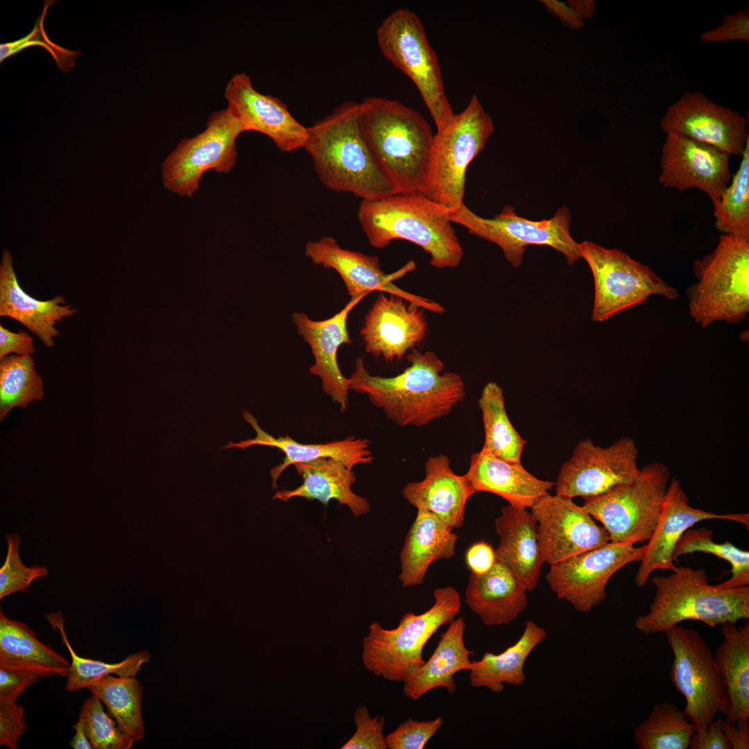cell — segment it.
<instances>
[{
	"instance_id": "obj_1",
	"label": "cell",
	"mask_w": 749,
	"mask_h": 749,
	"mask_svg": "<svg viewBox=\"0 0 749 749\" xmlns=\"http://www.w3.org/2000/svg\"><path fill=\"white\" fill-rule=\"evenodd\" d=\"M408 366L400 374L384 377L372 375L363 358L355 361L350 389L366 395L371 403L399 427H424L448 415L465 397V386L457 373L445 371L444 363L432 351L413 349L406 356Z\"/></svg>"
},
{
	"instance_id": "obj_2",
	"label": "cell",
	"mask_w": 749,
	"mask_h": 749,
	"mask_svg": "<svg viewBox=\"0 0 749 749\" xmlns=\"http://www.w3.org/2000/svg\"><path fill=\"white\" fill-rule=\"evenodd\" d=\"M304 149L329 189L362 200L397 193L370 149L360 126V103L344 102L308 127Z\"/></svg>"
},
{
	"instance_id": "obj_3",
	"label": "cell",
	"mask_w": 749,
	"mask_h": 749,
	"mask_svg": "<svg viewBox=\"0 0 749 749\" xmlns=\"http://www.w3.org/2000/svg\"><path fill=\"white\" fill-rule=\"evenodd\" d=\"M358 220L372 247L384 248L396 239L413 243L440 269L458 266L463 257L449 212L420 192L362 200Z\"/></svg>"
},
{
	"instance_id": "obj_4",
	"label": "cell",
	"mask_w": 749,
	"mask_h": 749,
	"mask_svg": "<svg viewBox=\"0 0 749 749\" xmlns=\"http://www.w3.org/2000/svg\"><path fill=\"white\" fill-rule=\"evenodd\" d=\"M360 126L397 193L421 192L435 135L424 117L397 100L368 96L360 102Z\"/></svg>"
},
{
	"instance_id": "obj_5",
	"label": "cell",
	"mask_w": 749,
	"mask_h": 749,
	"mask_svg": "<svg viewBox=\"0 0 749 749\" xmlns=\"http://www.w3.org/2000/svg\"><path fill=\"white\" fill-rule=\"evenodd\" d=\"M669 576L651 579L655 593L647 614L638 617L635 626L645 635L665 632L687 620L710 627L749 618V585L726 588L710 585L701 569L678 566Z\"/></svg>"
},
{
	"instance_id": "obj_6",
	"label": "cell",
	"mask_w": 749,
	"mask_h": 749,
	"mask_svg": "<svg viewBox=\"0 0 749 749\" xmlns=\"http://www.w3.org/2000/svg\"><path fill=\"white\" fill-rule=\"evenodd\" d=\"M433 605L416 614L406 613L398 626L383 628L374 622L362 642L361 659L369 672L390 682H405L413 678L425 663L423 648L442 626L449 624L461 608L460 596L451 586L438 587L433 592Z\"/></svg>"
},
{
	"instance_id": "obj_7",
	"label": "cell",
	"mask_w": 749,
	"mask_h": 749,
	"mask_svg": "<svg viewBox=\"0 0 749 749\" xmlns=\"http://www.w3.org/2000/svg\"><path fill=\"white\" fill-rule=\"evenodd\" d=\"M698 282L688 288L689 313L701 327L737 323L749 311V241L723 234L712 253L694 261Z\"/></svg>"
},
{
	"instance_id": "obj_8",
	"label": "cell",
	"mask_w": 749,
	"mask_h": 749,
	"mask_svg": "<svg viewBox=\"0 0 749 749\" xmlns=\"http://www.w3.org/2000/svg\"><path fill=\"white\" fill-rule=\"evenodd\" d=\"M493 131L492 118L474 94L450 124L434 135L427 176L420 193L449 212L458 209L464 203L467 167Z\"/></svg>"
},
{
	"instance_id": "obj_9",
	"label": "cell",
	"mask_w": 749,
	"mask_h": 749,
	"mask_svg": "<svg viewBox=\"0 0 749 749\" xmlns=\"http://www.w3.org/2000/svg\"><path fill=\"white\" fill-rule=\"evenodd\" d=\"M376 37L385 58L414 83L437 132L447 127L455 114L445 92L438 57L418 15L406 8L394 10L378 26Z\"/></svg>"
},
{
	"instance_id": "obj_10",
	"label": "cell",
	"mask_w": 749,
	"mask_h": 749,
	"mask_svg": "<svg viewBox=\"0 0 749 749\" xmlns=\"http://www.w3.org/2000/svg\"><path fill=\"white\" fill-rule=\"evenodd\" d=\"M669 479L665 465L653 463L640 469L632 482L584 498L582 507L602 524L610 542H648L660 519Z\"/></svg>"
},
{
	"instance_id": "obj_11",
	"label": "cell",
	"mask_w": 749,
	"mask_h": 749,
	"mask_svg": "<svg viewBox=\"0 0 749 749\" xmlns=\"http://www.w3.org/2000/svg\"><path fill=\"white\" fill-rule=\"evenodd\" d=\"M580 258L588 264L594 283L592 320L603 322L658 295L674 301L678 291L647 265L617 248L584 241L578 243Z\"/></svg>"
},
{
	"instance_id": "obj_12",
	"label": "cell",
	"mask_w": 749,
	"mask_h": 749,
	"mask_svg": "<svg viewBox=\"0 0 749 749\" xmlns=\"http://www.w3.org/2000/svg\"><path fill=\"white\" fill-rule=\"evenodd\" d=\"M673 660L671 682L685 699L682 710L696 731L705 730L718 713L726 716L730 700L708 644L694 629L675 625L666 632Z\"/></svg>"
},
{
	"instance_id": "obj_13",
	"label": "cell",
	"mask_w": 749,
	"mask_h": 749,
	"mask_svg": "<svg viewBox=\"0 0 749 749\" xmlns=\"http://www.w3.org/2000/svg\"><path fill=\"white\" fill-rule=\"evenodd\" d=\"M449 218L453 223L465 227L470 234L497 245L515 268L522 265L526 247L530 245L555 249L565 257L569 265L580 259L578 243L570 234L571 215L566 206L558 209L550 219L532 221L517 215L510 205L505 206L492 218H485L463 203L449 212Z\"/></svg>"
},
{
	"instance_id": "obj_14",
	"label": "cell",
	"mask_w": 749,
	"mask_h": 749,
	"mask_svg": "<svg viewBox=\"0 0 749 749\" xmlns=\"http://www.w3.org/2000/svg\"><path fill=\"white\" fill-rule=\"evenodd\" d=\"M243 132L227 108L212 112L205 130L182 139L164 160L162 173L165 188L180 196L191 197L206 171H230L237 157L236 141Z\"/></svg>"
},
{
	"instance_id": "obj_15",
	"label": "cell",
	"mask_w": 749,
	"mask_h": 749,
	"mask_svg": "<svg viewBox=\"0 0 749 749\" xmlns=\"http://www.w3.org/2000/svg\"><path fill=\"white\" fill-rule=\"evenodd\" d=\"M644 545L612 542L551 565L546 580L558 599L587 613L606 598V586L619 569L642 559Z\"/></svg>"
},
{
	"instance_id": "obj_16",
	"label": "cell",
	"mask_w": 749,
	"mask_h": 749,
	"mask_svg": "<svg viewBox=\"0 0 749 749\" xmlns=\"http://www.w3.org/2000/svg\"><path fill=\"white\" fill-rule=\"evenodd\" d=\"M639 450L633 440L621 438L608 447L591 438L578 442L571 456L560 467L556 494L570 498L599 495L611 488L634 481Z\"/></svg>"
},
{
	"instance_id": "obj_17",
	"label": "cell",
	"mask_w": 749,
	"mask_h": 749,
	"mask_svg": "<svg viewBox=\"0 0 749 749\" xmlns=\"http://www.w3.org/2000/svg\"><path fill=\"white\" fill-rule=\"evenodd\" d=\"M531 513L537 524L544 561L550 565L610 542L605 529L572 498L548 494L531 507Z\"/></svg>"
},
{
	"instance_id": "obj_18",
	"label": "cell",
	"mask_w": 749,
	"mask_h": 749,
	"mask_svg": "<svg viewBox=\"0 0 749 749\" xmlns=\"http://www.w3.org/2000/svg\"><path fill=\"white\" fill-rule=\"evenodd\" d=\"M304 254L315 264L336 270L343 280L351 298L377 291L397 295L433 313H442L445 311L439 303L410 293L393 283L394 280L415 269L413 261L399 270L386 274L381 268L378 257L343 248L331 236L307 242Z\"/></svg>"
},
{
	"instance_id": "obj_19",
	"label": "cell",
	"mask_w": 749,
	"mask_h": 749,
	"mask_svg": "<svg viewBox=\"0 0 749 749\" xmlns=\"http://www.w3.org/2000/svg\"><path fill=\"white\" fill-rule=\"evenodd\" d=\"M660 126L666 134L680 133L730 155L741 156L749 137L746 117L700 92H685L667 108Z\"/></svg>"
},
{
	"instance_id": "obj_20",
	"label": "cell",
	"mask_w": 749,
	"mask_h": 749,
	"mask_svg": "<svg viewBox=\"0 0 749 749\" xmlns=\"http://www.w3.org/2000/svg\"><path fill=\"white\" fill-rule=\"evenodd\" d=\"M662 148L660 184L683 191L697 189L716 201L732 179L730 155L678 132H669Z\"/></svg>"
},
{
	"instance_id": "obj_21",
	"label": "cell",
	"mask_w": 749,
	"mask_h": 749,
	"mask_svg": "<svg viewBox=\"0 0 749 749\" xmlns=\"http://www.w3.org/2000/svg\"><path fill=\"white\" fill-rule=\"evenodd\" d=\"M227 109L239 121L245 132L254 131L268 137L281 151L289 153L304 148L308 127L300 123L286 104L278 98L255 89L244 72L233 76L225 87Z\"/></svg>"
},
{
	"instance_id": "obj_22",
	"label": "cell",
	"mask_w": 749,
	"mask_h": 749,
	"mask_svg": "<svg viewBox=\"0 0 749 749\" xmlns=\"http://www.w3.org/2000/svg\"><path fill=\"white\" fill-rule=\"evenodd\" d=\"M424 310L401 297L380 292L360 332L366 352L386 361L402 359L427 337Z\"/></svg>"
},
{
	"instance_id": "obj_23",
	"label": "cell",
	"mask_w": 749,
	"mask_h": 749,
	"mask_svg": "<svg viewBox=\"0 0 749 749\" xmlns=\"http://www.w3.org/2000/svg\"><path fill=\"white\" fill-rule=\"evenodd\" d=\"M689 498L680 482L673 477L669 483L657 525L644 545L640 565L635 577L638 587L645 586L653 571L672 570L673 553L682 534L696 523L707 519H726L741 523L748 528V513L716 514L694 508L689 505Z\"/></svg>"
},
{
	"instance_id": "obj_24",
	"label": "cell",
	"mask_w": 749,
	"mask_h": 749,
	"mask_svg": "<svg viewBox=\"0 0 749 749\" xmlns=\"http://www.w3.org/2000/svg\"><path fill=\"white\" fill-rule=\"evenodd\" d=\"M365 296L351 298L343 309L326 320H313L302 312L292 315L298 334L310 346L314 357L309 372L320 379L322 390L339 404L341 411L348 406L350 379L339 368L338 350L341 345L351 343L347 327L348 315Z\"/></svg>"
},
{
	"instance_id": "obj_25",
	"label": "cell",
	"mask_w": 749,
	"mask_h": 749,
	"mask_svg": "<svg viewBox=\"0 0 749 749\" xmlns=\"http://www.w3.org/2000/svg\"><path fill=\"white\" fill-rule=\"evenodd\" d=\"M424 467L423 480L406 484L403 497L417 509L435 515L450 528L461 527L467 501L475 494L465 474H456L449 458L443 454L430 456Z\"/></svg>"
},
{
	"instance_id": "obj_26",
	"label": "cell",
	"mask_w": 749,
	"mask_h": 749,
	"mask_svg": "<svg viewBox=\"0 0 749 749\" xmlns=\"http://www.w3.org/2000/svg\"><path fill=\"white\" fill-rule=\"evenodd\" d=\"M243 415L245 421L249 423L256 432V436L239 442H230L223 449H246L251 446L261 445L275 447L282 451L285 455L283 461L270 471L273 490L277 488V483L282 472L295 463L330 458L341 461L347 467L352 469L356 465L370 464L373 460L370 442L367 439L348 436L326 443H301L288 435L277 438L270 435L260 427L257 419L248 411H244Z\"/></svg>"
},
{
	"instance_id": "obj_27",
	"label": "cell",
	"mask_w": 749,
	"mask_h": 749,
	"mask_svg": "<svg viewBox=\"0 0 749 749\" xmlns=\"http://www.w3.org/2000/svg\"><path fill=\"white\" fill-rule=\"evenodd\" d=\"M77 309L66 304L63 296L48 300L34 298L19 285L10 252H3L0 264V316L11 318L35 334L47 347L55 345L59 335L55 324L73 316Z\"/></svg>"
},
{
	"instance_id": "obj_28",
	"label": "cell",
	"mask_w": 749,
	"mask_h": 749,
	"mask_svg": "<svg viewBox=\"0 0 749 749\" xmlns=\"http://www.w3.org/2000/svg\"><path fill=\"white\" fill-rule=\"evenodd\" d=\"M465 476L475 493L495 494L517 509L531 508L555 485L531 474L521 463L503 460L483 448L472 454Z\"/></svg>"
},
{
	"instance_id": "obj_29",
	"label": "cell",
	"mask_w": 749,
	"mask_h": 749,
	"mask_svg": "<svg viewBox=\"0 0 749 749\" xmlns=\"http://www.w3.org/2000/svg\"><path fill=\"white\" fill-rule=\"evenodd\" d=\"M494 525L500 537L495 550L496 560L506 565L527 591H533L539 583L544 562L535 519L526 509L508 505L501 509Z\"/></svg>"
},
{
	"instance_id": "obj_30",
	"label": "cell",
	"mask_w": 749,
	"mask_h": 749,
	"mask_svg": "<svg viewBox=\"0 0 749 749\" xmlns=\"http://www.w3.org/2000/svg\"><path fill=\"white\" fill-rule=\"evenodd\" d=\"M526 591L515 574L496 560L485 573L471 572L465 598L485 626H499L512 622L525 610Z\"/></svg>"
},
{
	"instance_id": "obj_31",
	"label": "cell",
	"mask_w": 749,
	"mask_h": 749,
	"mask_svg": "<svg viewBox=\"0 0 749 749\" xmlns=\"http://www.w3.org/2000/svg\"><path fill=\"white\" fill-rule=\"evenodd\" d=\"M303 482L293 490H278L273 499L284 502L293 497L307 500H318L325 506L334 499L338 505L347 506L352 513L359 517L370 510L368 500L352 492L351 487L356 482L352 469L344 463L330 458H321L307 463L293 465Z\"/></svg>"
},
{
	"instance_id": "obj_32",
	"label": "cell",
	"mask_w": 749,
	"mask_h": 749,
	"mask_svg": "<svg viewBox=\"0 0 749 749\" xmlns=\"http://www.w3.org/2000/svg\"><path fill=\"white\" fill-rule=\"evenodd\" d=\"M417 510L400 553L399 580L404 587L422 585L435 560L451 558L458 539L435 515L423 509Z\"/></svg>"
},
{
	"instance_id": "obj_33",
	"label": "cell",
	"mask_w": 749,
	"mask_h": 749,
	"mask_svg": "<svg viewBox=\"0 0 749 749\" xmlns=\"http://www.w3.org/2000/svg\"><path fill=\"white\" fill-rule=\"evenodd\" d=\"M466 624L463 618L454 619L448 628L440 635V640L429 659L416 674L404 682L403 693L416 701L429 691L445 688L454 694L456 686L454 675L461 671H469L473 652L464 642Z\"/></svg>"
},
{
	"instance_id": "obj_34",
	"label": "cell",
	"mask_w": 749,
	"mask_h": 749,
	"mask_svg": "<svg viewBox=\"0 0 749 749\" xmlns=\"http://www.w3.org/2000/svg\"><path fill=\"white\" fill-rule=\"evenodd\" d=\"M0 667L20 671L39 679L67 676L70 663L26 624L0 612Z\"/></svg>"
},
{
	"instance_id": "obj_35",
	"label": "cell",
	"mask_w": 749,
	"mask_h": 749,
	"mask_svg": "<svg viewBox=\"0 0 749 749\" xmlns=\"http://www.w3.org/2000/svg\"><path fill=\"white\" fill-rule=\"evenodd\" d=\"M722 640L714 658L725 682L730 700L726 721L749 718V623L721 625Z\"/></svg>"
},
{
	"instance_id": "obj_36",
	"label": "cell",
	"mask_w": 749,
	"mask_h": 749,
	"mask_svg": "<svg viewBox=\"0 0 749 749\" xmlns=\"http://www.w3.org/2000/svg\"><path fill=\"white\" fill-rule=\"evenodd\" d=\"M546 637V630L532 621L526 622L519 639L499 654L486 652L472 662L470 682L474 687L501 692L504 685L520 686L525 682L524 666L532 651Z\"/></svg>"
},
{
	"instance_id": "obj_37",
	"label": "cell",
	"mask_w": 749,
	"mask_h": 749,
	"mask_svg": "<svg viewBox=\"0 0 749 749\" xmlns=\"http://www.w3.org/2000/svg\"><path fill=\"white\" fill-rule=\"evenodd\" d=\"M478 404L482 412L485 434L482 448L503 460L521 463L526 441L508 418L502 388L495 382L487 383Z\"/></svg>"
},
{
	"instance_id": "obj_38",
	"label": "cell",
	"mask_w": 749,
	"mask_h": 749,
	"mask_svg": "<svg viewBox=\"0 0 749 749\" xmlns=\"http://www.w3.org/2000/svg\"><path fill=\"white\" fill-rule=\"evenodd\" d=\"M107 707L119 727L135 741L144 737L143 688L135 676L105 675L87 688Z\"/></svg>"
},
{
	"instance_id": "obj_39",
	"label": "cell",
	"mask_w": 749,
	"mask_h": 749,
	"mask_svg": "<svg viewBox=\"0 0 749 749\" xmlns=\"http://www.w3.org/2000/svg\"><path fill=\"white\" fill-rule=\"evenodd\" d=\"M695 732L676 705L659 703L635 729L634 739L639 749H687Z\"/></svg>"
},
{
	"instance_id": "obj_40",
	"label": "cell",
	"mask_w": 749,
	"mask_h": 749,
	"mask_svg": "<svg viewBox=\"0 0 749 749\" xmlns=\"http://www.w3.org/2000/svg\"><path fill=\"white\" fill-rule=\"evenodd\" d=\"M46 619L53 628L60 632L62 642L71 656V661L65 687L67 691L87 688L94 680L109 674H116L120 677H135L142 666L150 660V655L148 651L131 654L117 663H107L80 657L74 651L66 635L62 614L51 613L46 615Z\"/></svg>"
},
{
	"instance_id": "obj_41",
	"label": "cell",
	"mask_w": 749,
	"mask_h": 749,
	"mask_svg": "<svg viewBox=\"0 0 749 749\" xmlns=\"http://www.w3.org/2000/svg\"><path fill=\"white\" fill-rule=\"evenodd\" d=\"M41 377L31 355H10L0 359V419L15 408H26L44 397Z\"/></svg>"
},
{
	"instance_id": "obj_42",
	"label": "cell",
	"mask_w": 749,
	"mask_h": 749,
	"mask_svg": "<svg viewBox=\"0 0 749 749\" xmlns=\"http://www.w3.org/2000/svg\"><path fill=\"white\" fill-rule=\"evenodd\" d=\"M712 204L716 228L749 241V137L730 184Z\"/></svg>"
},
{
	"instance_id": "obj_43",
	"label": "cell",
	"mask_w": 749,
	"mask_h": 749,
	"mask_svg": "<svg viewBox=\"0 0 749 749\" xmlns=\"http://www.w3.org/2000/svg\"><path fill=\"white\" fill-rule=\"evenodd\" d=\"M713 532L705 527L688 529L678 541L673 553L675 560L679 556L695 552L710 553L728 562L731 565L732 576L717 585L734 588L749 585V552L739 549L730 542L716 543L713 540Z\"/></svg>"
},
{
	"instance_id": "obj_44",
	"label": "cell",
	"mask_w": 749,
	"mask_h": 749,
	"mask_svg": "<svg viewBox=\"0 0 749 749\" xmlns=\"http://www.w3.org/2000/svg\"><path fill=\"white\" fill-rule=\"evenodd\" d=\"M94 694L87 698L80 712L93 749H129L134 742L105 711Z\"/></svg>"
},
{
	"instance_id": "obj_45",
	"label": "cell",
	"mask_w": 749,
	"mask_h": 749,
	"mask_svg": "<svg viewBox=\"0 0 749 749\" xmlns=\"http://www.w3.org/2000/svg\"><path fill=\"white\" fill-rule=\"evenodd\" d=\"M6 540L8 551L0 569V599L24 592L34 580L48 576L45 567H28L23 564L19 556L21 539L18 534L7 535Z\"/></svg>"
},
{
	"instance_id": "obj_46",
	"label": "cell",
	"mask_w": 749,
	"mask_h": 749,
	"mask_svg": "<svg viewBox=\"0 0 749 749\" xmlns=\"http://www.w3.org/2000/svg\"><path fill=\"white\" fill-rule=\"evenodd\" d=\"M49 3H45L43 14L37 17L33 29L25 37L16 41L1 44L0 45V62L2 63L6 59L15 55L24 49L31 46H43L54 58L57 67L63 72L68 71L74 66L77 58L80 55V51H72L63 49L50 41L44 31L43 22L46 16V12Z\"/></svg>"
},
{
	"instance_id": "obj_47",
	"label": "cell",
	"mask_w": 749,
	"mask_h": 749,
	"mask_svg": "<svg viewBox=\"0 0 749 749\" xmlns=\"http://www.w3.org/2000/svg\"><path fill=\"white\" fill-rule=\"evenodd\" d=\"M438 716L430 721H417L409 718L386 736L388 749H423L443 725Z\"/></svg>"
},
{
	"instance_id": "obj_48",
	"label": "cell",
	"mask_w": 749,
	"mask_h": 749,
	"mask_svg": "<svg viewBox=\"0 0 749 749\" xmlns=\"http://www.w3.org/2000/svg\"><path fill=\"white\" fill-rule=\"evenodd\" d=\"M356 731L341 749H387L384 734V716L371 717L366 706L356 707L354 712Z\"/></svg>"
},
{
	"instance_id": "obj_49",
	"label": "cell",
	"mask_w": 749,
	"mask_h": 749,
	"mask_svg": "<svg viewBox=\"0 0 749 749\" xmlns=\"http://www.w3.org/2000/svg\"><path fill=\"white\" fill-rule=\"evenodd\" d=\"M703 43H725L732 41L749 42V12L743 8L723 17L715 28L704 31L700 36Z\"/></svg>"
},
{
	"instance_id": "obj_50",
	"label": "cell",
	"mask_w": 749,
	"mask_h": 749,
	"mask_svg": "<svg viewBox=\"0 0 749 749\" xmlns=\"http://www.w3.org/2000/svg\"><path fill=\"white\" fill-rule=\"evenodd\" d=\"M26 730L24 708L17 701L0 698V745L17 749L19 739Z\"/></svg>"
},
{
	"instance_id": "obj_51",
	"label": "cell",
	"mask_w": 749,
	"mask_h": 749,
	"mask_svg": "<svg viewBox=\"0 0 749 749\" xmlns=\"http://www.w3.org/2000/svg\"><path fill=\"white\" fill-rule=\"evenodd\" d=\"M38 679L25 672L0 667V698L17 701L19 695Z\"/></svg>"
},
{
	"instance_id": "obj_52",
	"label": "cell",
	"mask_w": 749,
	"mask_h": 749,
	"mask_svg": "<svg viewBox=\"0 0 749 749\" xmlns=\"http://www.w3.org/2000/svg\"><path fill=\"white\" fill-rule=\"evenodd\" d=\"M35 352L33 338L24 330L10 331L0 325V359L11 353L31 355Z\"/></svg>"
},
{
	"instance_id": "obj_53",
	"label": "cell",
	"mask_w": 749,
	"mask_h": 749,
	"mask_svg": "<svg viewBox=\"0 0 749 749\" xmlns=\"http://www.w3.org/2000/svg\"><path fill=\"white\" fill-rule=\"evenodd\" d=\"M722 718L714 721L705 730L696 731L689 748L691 749H732L731 744L721 729Z\"/></svg>"
},
{
	"instance_id": "obj_54",
	"label": "cell",
	"mask_w": 749,
	"mask_h": 749,
	"mask_svg": "<svg viewBox=\"0 0 749 749\" xmlns=\"http://www.w3.org/2000/svg\"><path fill=\"white\" fill-rule=\"evenodd\" d=\"M495 551L492 546L484 541H479L472 544L465 553V562L471 572L483 574L488 571L495 562Z\"/></svg>"
},
{
	"instance_id": "obj_55",
	"label": "cell",
	"mask_w": 749,
	"mask_h": 749,
	"mask_svg": "<svg viewBox=\"0 0 749 749\" xmlns=\"http://www.w3.org/2000/svg\"><path fill=\"white\" fill-rule=\"evenodd\" d=\"M721 729L730 741L732 749L749 748V718L735 722L722 719Z\"/></svg>"
},
{
	"instance_id": "obj_56",
	"label": "cell",
	"mask_w": 749,
	"mask_h": 749,
	"mask_svg": "<svg viewBox=\"0 0 749 749\" xmlns=\"http://www.w3.org/2000/svg\"><path fill=\"white\" fill-rule=\"evenodd\" d=\"M75 730L74 736L69 745L74 749H93L89 741L83 717L79 714L78 721L72 726Z\"/></svg>"
},
{
	"instance_id": "obj_57",
	"label": "cell",
	"mask_w": 749,
	"mask_h": 749,
	"mask_svg": "<svg viewBox=\"0 0 749 749\" xmlns=\"http://www.w3.org/2000/svg\"><path fill=\"white\" fill-rule=\"evenodd\" d=\"M546 4L549 5V8L553 10L556 14L559 15L561 19H564L563 20L567 21V23L575 26L580 24V19L578 17V13L574 12L572 9L568 8L564 3H560L557 1L556 3H553V1L547 3L546 1Z\"/></svg>"
}]
</instances>
